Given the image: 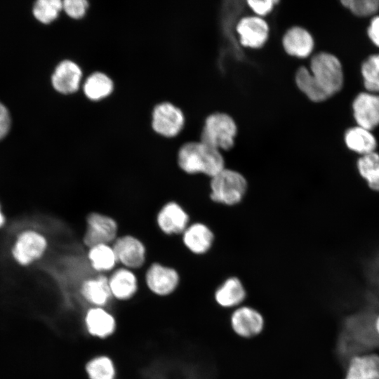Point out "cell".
<instances>
[{
	"mask_svg": "<svg viewBox=\"0 0 379 379\" xmlns=\"http://www.w3.org/2000/svg\"><path fill=\"white\" fill-rule=\"evenodd\" d=\"M235 30L239 44L251 50L262 48L270 39L269 23L263 18L255 15L240 18L235 25Z\"/></svg>",
	"mask_w": 379,
	"mask_h": 379,
	"instance_id": "obj_6",
	"label": "cell"
},
{
	"mask_svg": "<svg viewBox=\"0 0 379 379\" xmlns=\"http://www.w3.org/2000/svg\"><path fill=\"white\" fill-rule=\"evenodd\" d=\"M179 281V274L174 268L159 262H152L145 272L147 286L158 295L171 294L177 288Z\"/></svg>",
	"mask_w": 379,
	"mask_h": 379,
	"instance_id": "obj_10",
	"label": "cell"
},
{
	"mask_svg": "<svg viewBox=\"0 0 379 379\" xmlns=\"http://www.w3.org/2000/svg\"><path fill=\"white\" fill-rule=\"evenodd\" d=\"M375 326H376V330L379 334V317L376 320V324H375Z\"/></svg>",
	"mask_w": 379,
	"mask_h": 379,
	"instance_id": "obj_36",
	"label": "cell"
},
{
	"mask_svg": "<svg viewBox=\"0 0 379 379\" xmlns=\"http://www.w3.org/2000/svg\"><path fill=\"white\" fill-rule=\"evenodd\" d=\"M238 125L226 112L215 111L208 114L200 128L199 140L220 151H229L236 143Z\"/></svg>",
	"mask_w": 379,
	"mask_h": 379,
	"instance_id": "obj_2",
	"label": "cell"
},
{
	"mask_svg": "<svg viewBox=\"0 0 379 379\" xmlns=\"http://www.w3.org/2000/svg\"><path fill=\"white\" fill-rule=\"evenodd\" d=\"M85 323L88 331L95 337H108L115 329L113 316L100 307H95L88 311Z\"/></svg>",
	"mask_w": 379,
	"mask_h": 379,
	"instance_id": "obj_20",
	"label": "cell"
},
{
	"mask_svg": "<svg viewBox=\"0 0 379 379\" xmlns=\"http://www.w3.org/2000/svg\"><path fill=\"white\" fill-rule=\"evenodd\" d=\"M88 2L85 0H65L62 1V9L71 18H82L87 10Z\"/></svg>",
	"mask_w": 379,
	"mask_h": 379,
	"instance_id": "obj_32",
	"label": "cell"
},
{
	"mask_svg": "<svg viewBox=\"0 0 379 379\" xmlns=\"http://www.w3.org/2000/svg\"><path fill=\"white\" fill-rule=\"evenodd\" d=\"M62 9V1L60 0H39L33 7L34 17L41 22L50 23Z\"/></svg>",
	"mask_w": 379,
	"mask_h": 379,
	"instance_id": "obj_28",
	"label": "cell"
},
{
	"mask_svg": "<svg viewBox=\"0 0 379 379\" xmlns=\"http://www.w3.org/2000/svg\"><path fill=\"white\" fill-rule=\"evenodd\" d=\"M82 296L95 307H102L112 297L108 277L101 274L85 280L81 286Z\"/></svg>",
	"mask_w": 379,
	"mask_h": 379,
	"instance_id": "obj_19",
	"label": "cell"
},
{
	"mask_svg": "<svg viewBox=\"0 0 379 379\" xmlns=\"http://www.w3.org/2000/svg\"><path fill=\"white\" fill-rule=\"evenodd\" d=\"M355 120L368 131L379 125V96L368 93L359 94L353 102Z\"/></svg>",
	"mask_w": 379,
	"mask_h": 379,
	"instance_id": "obj_14",
	"label": "cell"
},
{
	"mask_svg": "<svg viewBox=\"0 0 379 379\" xmlns=\"http://www.w3.org/2000/svg\"><path fill=\"white\" fill-rule=\"evenodd\" d=\"M189 220L182 206L173 201L162 206L156 217L158 227L167 235L182 234L189 225Z\"/></svg>",
	"mask_w": 379,
	"mask_h": 379,
	"instance_id": "obj_12",
	"label": "cell"
},
{
	"mask_svg": "<svg viewBox=\"0 0 379 379\" xmlns=\"http://www.w3.org/2000/svg\"><path fill=\"white\" fill-rule=\"evenodd\" d=\"M368 33L371 41L379 46V16L375 17L371 20Z\"/></svg>",
	"mask_w": 379,
	"mask_h": 379,
	"instance_id": "obj_34",
	"label": "cell"
},
{
	"mask_svg": "<svg viewBox=\"0 0 379 379\" xmlns=\"http://www.w3.org/2000/svg\"><path fill=\"white\" fill-rule=\"evenodd\" d=\"M87 260L91 268L101 274L114 270L118 263L112 244H108L88 248Z\"/></svg>",
	"mask_w": 379,
	"mask_h": 379,
	"instance_id": "obj_21",
	"label": "cell"
},
{
	"mask_svg": "<svg viewBox=\"0 0 379 379\" xmlns=\"http://www.w3.org/2000/svg\"><path fill=\"white\" fill-rule=\"evenodd\" d=\"M182 235L185 247L192 253L197 255L208 252L214 241L212 230L201 222L189 225Z\"/></svg>",
	"mask_w": 379,
	"mask_h": 379,
	"instance_id": "obj_16",
	"label": "cell"
},
{
	"mask_svg": "<svg viewBox=\"0 0 379 379\" xmlns=\"http://www.w3.org/2000/svg\"><path fill=\"white\" fill-rule=\"evenodd\" d=\"M179 168L187 174H204L211 178L225 168L221 151L199 141H189L177 154Z\"/></svg>",
	"mask_w": 379,
	"mask_h": 379,
	"instance_id": "obj_1",
	"label": "cell"
},
{
	"mask_svg": "<svg viewBox=\"0 0 379 379\" xmlns=\"http://www.w3.org/2000/svg\"><path fill=\"white\" fill-rule=\"evenodd\" d=\"M361 73L366 88L379 91V54L370 56L362 65Z\"/></svg>",
	"mask_w": 379,
	"mask_h": 379,
	"instance_id": "obj_29",
	"label": "cell"
},
{
	"mask_svg": "<svg viewBox=\"0 0 379 379\" xmlns=\"http://www.w3.org/2000/svg\"><path fill=\"white\" fill-rule=\"evenodd\" d=\"M246 292L239 279L227 278L216 289L214 298L217 304L223 308H237L244 302Z\"/></svg>",
	"mask_w": 379,
	"mask_h": 379,
	"instance_id": "obj_18",
	"label": "cell"
},
{
	"mask_svg": "<svg viewBox=\"0 0 379 379\" xmlns=\"http://www.w3.org/2000/svg\"><path fill=\"white\" fill-rule=\"evenodd\" d=\"M357 168L368 187L379 192V154L374 152L361 156L357 160Z\"/></svg>",
	"mask_w": 379,
	"mask_h": 379,
	"instance_id": "obj_25",
	"label": "cell"
},
{
	"mask_svg": "<svg viewBox=\"0 0 379 379\" xmlns=\"http://www.w3.org/2000/svg\"><path fill=\"white\" fill-rule=\"evenodd\" d=\"M4 222H5V218L1 211V207H0V227L4 225Z\"/></svg>",
	"mask_w": 379,
	"mask_h": 379,
	"instance_id": "obj_35",
	"label": "cell"
},
{
	"mask_svg": "<svg viewBox=\"0 0 379 379\" xmlns=\"http://www.w3.org/2000/svg\"><path fill=\"white\" fill-rule=\"evenodd\" d=\"M112 295L119 300L132 298L138 288V279L133 270L121 267L113 270L108 277Z\"/></svg>",
	"mask_w": 379,
	"mask_h": 379,
	"instance_id": "obj_17",
	"label": "cell"
},
{
	"mask_svg": "<svg viewBox=\"0 0 379 379\" xmlns=\"http://www.w3.org/2000/svg\"><path fill=\"white\" fill-rule=\"evenodd\" d=\"M309 69L329 96L340 90L343 74L340 62L335 55L325 52L314 55L311 58Z\"/></svg>",
	"mask_w": 379,
	"mask_h": 379,
	"instance_id": "obj_4",
	"label": "cell"
},
{
	"mask_svg": "<svg viewBox=\"0 0 379 379\" xmlns=\"http://www.w3.org/2000/svg\"><path fill=\"white\" fill-rule=\"evenodd\" d=\"M82 77L80 67L71 60H63L55 67L51 81L60 93L69 94L78 90Z\"/></svg>",
	"mask_w": 379,
	"mask_h": 379,
	"instance_id": "obj_15",
	"label": "cell"
},
{
	"mask_svg": "<svg viewBox=\"0 0 379 379\" xmlns=\"http://www.w3.org/2000/svg\"><path fill=\"white\" fill-rule=\"evenodd\" d=\"M10 125L9 112L6 107L0 102V140L7 135Z\"/></svg>",
	"mask_w": 379,
	"mask_h": 379,
	"instance_id": "obj_33",
	"label": "cell"
},
{
	"mask_svg": "<svg viewBox=\"0 0 379 379\" xmlns=\"http://www.w3.org/2000/svg\"><path fill=\"white\" fill-rule=\"evenodd\" d=\"M86 372L90 379H114L115 368L109 357L100 356L87 364Z\"/></svg>",
	"mask_w": 379,
	"mask_h": 379,
	"instance_id": "obj_27",
	"label": "cell"
},
{
	"mask_svg": "<svg viewBox=\"0 0 379 379\" xmlns=\"http://www.w3.org/2000/svg\"><path fill=\"white\" fill-rule=\"evenodd\" d=\"M294 81L298 89L311 101L321 102L330 97L318 84L310 69L305 66L297 69Z\"/></svg>",
	"mask_w": 379,
	"mask_h": 379,
	"instance_id": "obj_24",
	"label": "cell"
},
{
	"mask_svg": "<svg viewBox=\"0 0 379 379\" xmlns=\"http://www.w3.org/2000/svg\"><path fill=\"white\" fill-rule=\"evenodd\" d=\"M281 45L288 56L305 58L312 52L314 43L312 34L306 29L295 25L285 31Z\"/></svg>",
	"mask_w": 379,
	"mask_h": 379,
	"instance_id": "obj_13",
	"label": "cell"
},
{
	"mask_svg": "<svg viewBox=\"0 0 379 379\" xmlns=\"http://www.w3.org/2000/svg\"><path fill=\"white\" fill-rule=\"evenodd\" d=\"M279 2L276 0H247L246 4L255 15L264 18L274 11Z\"/></svg>",
	"mask_w": 379,
	"mask_h": 379,
	"instance_id": "obj_31",
	"label": "cell"
},
{
	"mask_svg": "<svg viewBox=\"0 0 379 379\" xmlns=\"http://www.w3.org/2000/svg\"><path fill=\"white\" fill-rule=\"evenodd\" d=\"M347 147L361 156L375 152L376 139L370 131L359 126L348 129L345 135Z\"/></svg>",
	"mask_w": 379,
	"mask_h": 379,
	"instance_id": "obj_23",
	"label": "cell"
},
{
	"mask_svg": "<svg viewBox=\"0 0 379 379\" xmlns=\"http://www.w3.org/2000/svg\"><path fill=\"white\" fill-rule=\"evenodd\" d=\"M374 379H379V377H377V378H374Z\"/></svg>",
	"mask_w": 379,
	"mask_h": 379,
	"instance_id": "obj_37",
	"label": "cell"
},
{
	"mask_svg": "<svg viewBox=\"0 0 379 379\" xmlns=\"http://www.w3.org/2000/svg\"><path fill=\"white\" fill-rule=\"evenodd\" d=\"M210 188L212 201L234 206L241 202L244 197L248 183L241 173L225 168L211 178Z\"/></svg>",
	"mask_w": 379,
	"mask_h": 379,
	"instance_id": "obj_3",
	"label": "cell"
},
{
	"mask_svg": "<svg viewBox=\"0 0 379 379\" xmlns=\"http://www.w3.org/2000/svg\"><path fill=\"white\" fill-rule=\"evenodd\" d=\"M113 87V82L108 76L102 72H95L86 79L84 92L88 99L99 100L108 96Z\"/></svg>",
	"mask_w": 379,
	"mask_h": 379,
	"instance_id": "obj_26",
	"label": "cell"
},
{
	"mask_svg": "<svg viewBox=\"0 0 379 379\" xmlns=\"http://www.w3.org/2000/svg\"><path fill=\"white\" fill-rule=\"evenodd\" d=\"M341 2L355 15L360 16L371 15L379 8L378 0H343Z\"/></svg>",
	"mask_w": 379,
	"mask_h": 379,
	"instance_id": "obj_30",
	"label": "cell"
},
{
	"mask_svg": "<svg viewBox=\"0 0 379 379\" xmlns=\"http://www.w3.org/2000/svg\"><path fill=\"white\" fill-rule=\"evenodd\" d=\"M83 242L87 247L100 244H112L118 237V224L109 215L99 212L88 214Z\"/></svg>",
	"mask_w": 379,
	"mask_h": 379,
	"instance_id": "obj_5",
	"label": "cell"
},
{
	"mask_svg": "<svg viewBox=\"0 0 379 379\" xmlns=\"http://www.w3.org/2000/svg\"><path fill=\"white\" fill-rule=\"evenodd\" d=\"M230 325L238 336L251 338L262 331L265 319L261 313L255 308L240 305L232 312L230 316Z\"/></svg>",
	"mask_w": 379,
	"mask_h": 379,
	"instance_id": "obj_11",
	"label": "cell"
},
{
	"mask_svg": "<svg viewBox=\"0 0 379 379\" xmlns=\"http://www.w3.org/2000/svg\"><path fill=\"white\" fill-rule=\"evenodd\" d=\"M185 118L182 111L175 105L164 102L155 106L152 112L154 131L164 137L173 138L182 130Z\"/></svg>",
	"mask_w": 379,
	"mask_h": 379,
	"instance_id": "obj_7",
	"label": "cell"
},
{
	"mask_svg": "<svg viewBox=\"0 0 379 379\" xmlns=\"http://www.w3.org/2000/svg\"><path fill=\"white\" fill-rule=\"evenodd\" d=\"M48 248V240L42 234L27 230L18 237L12 251L15 260L20 265H29L41 258Z\"/></svg>",
	"mask_w": 379,
	"mask_h": 379,
	"instance_id": "obj_8",
	"label": "cell"
},
{
	"mask_svg": "<svg viewBox=\"0 0 379 379\" xmlns=\"http://www.w3.org/2000/svg\"><path fill=\"white\" fill-rule=\"evenodd\" d=\"M379 377V356L368 354L353 357L345 379H374Z\"/></svg>",
	"mask_w": 379,
	"mask_h": 379,
	"instance_id": "obj_22",
	"label": "cell"
},
{
	"mask_svg": "<svg viewBox=\"0 0 379 379\" xmlns=\"http://www.w3.org/2000/svg\"><path fill=\"white\" fill-rule=\"evenodd\" d=\"M112 246L118 263L122 267L133 270L142 267L145 263L146 247L138 237L131 234L118 237Z\"/></svg>",
	"mask_w": 379,
	"mask_h": 379,
	"instance_id": "obj_9",
	"label": "cell"
}]
</instances>
